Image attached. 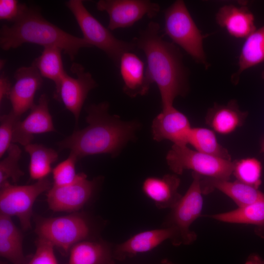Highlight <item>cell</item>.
Here are the masks:
<instances>
[{
  "label": "cell",
  "instance_id": "e575fe53",
  "mask_svg": "<svg viewBox=\"0 0 264 264\" xmlns=\"http://www.w3.org/2000/svg\"><path fill=\"white\" fill-rule=\"evenodd\" d=\"M12 85L8 77L3 73L0 76V101L8 96L12 88Z\"/></svg>",
  "mask_w": 264,
  "mask_h": 264
},
{
  "label": "cell",
  "instance_id": "5b68a950",
  "mask_svg": "<svg viewBox=\"0 0 264 264\" xmlns=\"http://www.w3.org/2000/svg\"><path fill=\"white\" fill-rule=\"evenodd\" d=\"M66 5L73 15L83 38L92 46L105 53L118 67L123 55L136 48L132 42L116 38L88 11L82 0H69Z\"/></svg>",
  "mask_w": 264,
  "mask_h": 264
},
{
  "label": "cell",
  "instance_id": "7c38bea8",
  "mask_svg": "<svg viewBox=\"0 0 264 264\" xmlns=\"http://www.w3.org/2000/svg\"><path fill=\"white\" fill-rule=\"evenodd\" d=\"M95 187V181L88 180L85 173H79L70 184L52 186L46 194L48 207L54 212L78 211L89 200Z\"/></svg>",
  "mask_w": 264,
  "mask_h": 264
},
{
  "label": "cell",
  "instance_id": "4316f807",
  "mask_svg": "<svg viewBox=\"0 0 264 264\" xmlns=\"http://www.w3.org/2000/svg\"><path fill=\"white\" fill-rule=\"evenodd\" d=\"M30 157L29 173L31 178L40 180L52 171L51 165L58 159V154L52 148L41 144L30 143L24 146Z\"/></svg>",
  "mask_w": 264,
  "mask_h": 264
},
{
  "label": "cell",
  "instance_id": "603a6c76",
  "mask_svg": "<svg viewBox=\"0 0 264 264\" xmlns=\"http://www.w3.org/2000/svg\"><path fill=\"white\" fill-rule=\"evenodd\" d=\"M114 260L107 243L85 240L71 247L68 264H114Z\"/></svg>",
  "mask_w": 264,
  "mask_h": 264
},
{
  "label": "cell",
  "instance_id": "74e56055",
  "mask_svg": "<svg viewBox=\"0 0 264 264\" xmlns=\"http://www.w3.org/2000/svg\"><path fill=\"white\" fill-rule=\"evenodd\" d=\"M262 151L264 153V140L263 141V142L262 143Z\"/></svg>",
  "mask_w": 264,
  "mask_h": 264
},
{
  "label": "cell",
  "instance_id": "83f0119b",
  "mask_svg": "<svg viewBox=\"0 0 264 264\" xmlns=\"http://www.w3.org/2000/svg\"><path fill=\"white\" fill-rule=\"evenodd\" d=\"M187 143L198 152L230 160L226 149L219 143L214 131L209 129L192 128Z\"/></svg>",
  "mask_w": 264,
  "mask_h": 264
},
{
  "label": "cell",
  "instance_id": "52a82bcc",
  "mask_svg": "<svg viewBox=\"0 0 264 264\" xmlns=\"http://www.w3.org/2000/svg\"><path fill=\"white\" fill-rule=\"evenodd\" d=\"M166 159L176 175L191 170L201 176L220 180H229L233 175L234 162L231 160L192 150L187 145L173 144Z\"/></svg>",
  "mask_w": 264,
  "mask_h": 264
},
{
  "label": "cell",
  "instance_id": "3957f363",
  "mask_svg": "<svg viewBox=\"0 0 264 264\" xmlns=\"http://www.w3.org/2000/svg\"><path fill=\"white\" fill-rule=\"evenodd\" d=\"M25 43L44 47L57 46L71 61L81 48L92 47L83 37L73 36L47 21L37 7L28 5L12 25H3L0 30V46L2 50L16 49Z\"/></svg>",
  "mask_w": 264,
  "mask_h": 264
},
{
  "label": "cell",
  "instance_id": "836d02e7",
  "mask_svg": "<svg viewBox=\"0 0 264 264\" xmlns=\"http://www.w3.org/2000/svg\"><path fill=\"white\" fill-rule=\"evenodd\" d=\"M27 5L17 0H0V19L15 22L26 9Z\"/></svg>",
  "mask_w": 264,
  "mask_h": 264
},
{
  "label": "cell",
  "instance_id": "ffe728a7",
  "mask_svg": "<svg viewBox=\"0 0 264 264\" xmlns=\"http://www.w3.org/2000/svg\"><path fill=\"white\" fill-rule=\"evenodd\" d=\"M201 185L203 195L218 190L230 198L238 206L242 207L264 198V193L251 186L238 180H220L201 176Z\"/></svg>",
  "mask_w": 264,
  "mask_h": 264
},
{
  "label": "cell",
  "instance_id": "cb8c5ba5",
  "mask_svg": "<svg viewBox=\"0 0 264 264\" xmlns=\"http://www.w3.org/2000/svg\"><path fill=\"white\" fill-rule=\"evenodd\" d=\"M245 116L246 113L240 110L234 101H231L226 105H214L209 110L206 119L213 131L227 134L237 129Z\"/></svg>",
  "mask_w": 264,
  "mask_h": 264
},
{
  "label": "cell",
  "instance_id": "2e32d148",
  "mask_svg": "<svg viewBox=\"0 0 264 264\" xmlns=\"http://www.w3.org/2000/svg\"><path fill=\"white\" fill-rule=\"evenodd\" d=\"M118 67L123 83L124 92L131 98L144 96L149 91L153 82L142 60L132 52L122 56Z\"/></svg>",
  "mask_w": 264,
  "mask_h": 264
},
{
  "label": "cell",
  "instance_id": "ba28073f",
  "mask_svg": "<svg viewBox=\"0 0 264 264\" xmlns=\"http://www.w3.org/2000/svg\"><path fill=\"white\" fill-rule=\"evenodd\" d=\"M35 230L38 237L49 241L66 254L73 245L86 240L90 228L84 217L72 214L55 218H37Z\"/></svg>",
  "mask_w": 264,
  "mask_h": 264
},
{
  "label": "cell",
  "instance_id": "4fadbf2b",
  "mask_svg": "<svg viewBox=\"0 0 264 264\" xmlns=\"http://www.w3.org/2000/svg\"><path fill=\"white\" fill-rule=\"evenodd\" d=\"M14 78L15 83L7 98L12 106L11 111L21 117L35 105V95L42 85L43 77L38 70L31 65L18 68L14 73Z\"/></svg>",
  "mask_w": 264,
  "mask_h": 264
},
{
  "label": "cell",
  "instance_id": "d4e9b609",
  "mask_svg": "<svg viewBox=\"0 0 264 264\" xmlns=\"http://www.w3.org/2000/svg\"><path fill=\"white\" fill-rule=\"evenodd\" d=\"M264 62V25L245 38L239 58L238 69L232 75L231 80L238 82L244 70Z\"/></svg>",
  "mask_w": 264,
  "mask_h": 264
},
{
  "label": "cell",
  "instance_id": "9a60e30c",
  "mask_svg": "<svg viewBox=\"0 0 264 264\" xmlns=\"http://www.w3.org/2000/svg\"><path fill=\"white\" fill-rule=\"evenodd\" d=\"M48 98L43 94L37 104L30 110L28 116L19 120L15 126L12 143H19L24 147L31 143L35 134L55 131L48 107Z\"/></svg>",
  "mask_w": 264,
  "mask_h": 264
},
{
  "label": "cell",
  "instance_id": "44dd1931",
  "mask_svg": "<svg viewBox=\"0 0 264 264\" xmlns=\"http://www.w3.org/2000/svg\"><path fill=\"white\" fill-rule=\"evenodd\" d=\"M208 217L225 223L252 225L255 234L264 239V198L234 210Z\"/></svg>",
  "mask_w": 264,
  "mask_h": 264
},
{
  "label": "cell",
  "instance_id": "7a4b0ae2",
  "mask_svg": "<svg viewBox=\"0 0 264 264\" xmlns=\"http://www.w3.org/2000/svg\"><path fill=\"white\" fill-rule=\"evenodd\" d=\"M158 22L151 21L132 41L144 53L146 70L160 92L162 108L173 106L176 99L188 89V72L182 54L174 44L163 39Z\"/></svg>",
  "mask_w": 264,
  "mask_h": 264
},
{
  "label": "cell",
  "instance_id": "484cf974",
  "mask_svg": "<svg viewBox=\"0 0 264 264\" xmlns=\"http://www.w3.org/2000/svg\"><path fill=\"white\" fill-rule=\"evenodd\" d=\"M62 51L61 48L56 46L44 47L41 54L35 58L31 64L43 78L52 81L55 86L67 73L63 65Z\"/></svg>",
  "mask_w": 264,
  "mask_h": 264
},
{
  "label": "cell",
  "instance_id": "8d00e7d4",
  "mask_svg": "<svg viewBox=\"0 0 264 264\" xmlns=\"http://www.w3.org/2000/svg\"><path fill=\"white\" fill-rule=\"evenodd\" d=\"M160 264H174L167 259H164L161 262Z\"/></svg>",
  "mask_w": 264,
  "mask_h": 264
},
{
  "label": "cell",
  "instance_id": "8992f818",
  "mask_svg": "<svg viewBox=\"0 0 264 264\" xmlns=\"http://www.w3.org/2000/svg\"><path fill=\"white\" fill-rule=\"evenodd\" d=\"M192 181L185 194L171 209L164 223L165 227L174 230L171 241L174 246L189 245L197 239L195 232L190 229L193 223L200 216L203 206L201 176L192 172Z\"/></svg>",
  "mask_w": 264,
  "mask_h": 264
},
{
  "label": "cell",
  "instance_id": "e0dca14e",
  "mask_svg": "<svg viewBox=\"0 0 264 264\" xmlns=\"http://www.w3.org/2000/svg\"><path fill=\"white\" fill-rule=\"evenodd\" d=\"M173 229L164 227L137 233L125 242L118 244L113 251L115 260L123 261L138 254L151 251L167 240L173 239Z\"/></svg>",
  "mask_w": 264,
  "mask_h": 264
},
{
  "label": "cell",
  "instance_id": "f1b7e54d",
  "mask_svg": "<svg viewBox=\"0 0 264 264\" xmlns=\"http://www.w3.org/2000/svg\"><path fill=\"white\" fill-rule=\"evenodd\" d=\"M262 171L261 162L254 157L234 162L233 174L236 180L256 188L259 189L262 184Z\"/></svg>",
  "mask_w": 264,
  "mask_h": 264
},
{
  "label": "cell",
  "instance_id": "9c48e42d",
  "mask_svg": "<svg viewBox=\"0 0 264 264\" xmlns=\"http://www.w3.org/2000/svg\"><path fill=\"white\" fill-rule=\"evenodd\" d=\"M0 212L4 215L17 217L23 229L31 227L33 204L38 197L52 187L46 178L28 185H13L7 182L0 186Z\"/></svg>",
  "mask_w": 264,
  "mask_h": 264
},
{
  "label": "cell",
  "instance_id": "7402d4cb",
  "mask_svg": "<svg viewBox=\"0 0 264 264\" xmlns=\"http://www.w3.org/2000/svg\"><path fill=\"white\" fill-rule=\"evenodd\" d=\"M22 237L11 217L0 214V255L13 264H27L22 249Z\"/></svg>",
  "mask_w": 264,
  "mask_h": 264
},
{
  "label": "cell",
  "instance_id": "8fae6325",
  "mask_svg": "<svg viewBox=\"0 0 264 264\" xmlns=\"http://www.w3.org/2000/svg\"><path fill=\"white\" fill-rule=\"evenodd\" d=\"M96 8L108 14L110 31L132 26L145 16L152 19L160 11L158 3L148 0H100Z\"/></svg>",
  "mask_w": 264,
  "mask_h": 264
},
{
  "label": "cell",
  "instance_id": "5bb4252c",
  "mask_svg": "<svg viewBox=\"0 0 264 264\" xmlns=\"http://www.w3.org/2000/svg\"><path fill=\"white\" fill-rule=\"evenodd\" d=\"M192 128L187 117L173 106L162 108L151 126L154 140L157 142L167 140L179 145L188 144Z\"/></svg>",
  "mask_w": 264,
  "mask_h": 264
},
{
  "label": "cell",
  "instance_id": "277c9868",
  "mask_svg": "<svg viewBox=\"0 0 264 264\" xmlns=\"http://www.w3.org/2000/svg\"><path fill=\"white\" fill-rule=\"evenodd\" d=\"M164 31L196 62L208 68L203 48L205 36L193 20L183 0H177L164 11Z\"/></svg>",
  "mask_w": 264,
  "mask_h": 264
},
{
  "label": "cell",
  "instance_id": "1f68e13d",
  "mask_svg": "<svg viewBox=\"0 0 264 264\" xmlns=\"http://www.w3.org/2000/svg\"><path fill=\"white\" fill-rule=\"evenodd\" d=\"M20 117L12 111L0 116V157L7 151L12 143L15 126Z\"/></svg>",
  "mask_w": 264,
  "mask_h": 264
},
{
  "label": "cell",
  "instance_id": "d590c367",
  "mask_svg": "<svg viewBox=\"0 0 264 264\" xmlns=\"http://www.w3.org/2000/svg\"><path fill=\"white\" fill-rule=\"evenodd\" d=\"M244 264H264V260L258 254L253 253L249 255Z\"/></svg>",
  "mask_w": 264,
  "mask_h": 264
},
{
  "label": "cell",
  "instance_id": "f35d334b",
  "mask_svg": "<svg viewBox=\"0 0 264 264\" xmlns=\"http://www.w3.org/2000/svg\"><path fill=\"white\" fill-rule=\"evenodd\" d=\"M263 77L264 78V72L263 74Z\"/></svg>",
  "mask_w": 264,
  "mask_h": 264
},
{
  "label": "cell",
  "instance_id": "ac0fdd59",
  "mask_svg": "<svg viewBox=\"0 0 264 264\" xmlns=\"http://www.w3.org/2000/svg\"><path fill=\"white\" fill-rule=\"evenodd\" d=\"M216 21L220 26L236 38L245 39L256 29L254 16L245 5L221 6L216 14Z\"/></svg>",
  "mask_w": 264,
  "mask_h": 264
},
{
  "label": "cell",
  "instance_id": "f546056e",
  "mask_svg": "<svg viewBox=\"0 0 264 264\" xmlns=\"http://www.w3.org/2000/svg\"><path fill=\"white\" fill-rule=\"evenodd\" d=\"M7 152L6 157L0 162V186L9 179L16 182L24 175L19 165L22 154L19 147L12 143Z\"/></svg>",
  "mask_w": 264,
  "mask_h": 264
},
{
  "label": "cell",
  "instance_id": "d6986e66",
  "mask_svg": "<svg viewBox=\"0 0 264 264\" xmlns=\"http://www.w3.org/2000/svg\"><path fill=\"white\" fill-rule=\"evenodd\" d=\"M179 184L177 175L166 174L161 177H147L143 183L142 190L158 208L171 209L182 196L178 191Z\"/></svg>",
  "mask_w": 264,
  "mask_h": 264
},
{
  "label": "cell",
  "instance_id": "4dcf8cb0",
  "mask_svg": "<svg viewBox=\"0 0 264 264\" xmlns=\"http://www.w3.org/2000/svg\"><path fill=\"white\" fill-rule=\"evenodd\" d=\"M78 159L70 153L69 156L52 169L54 185L64 186L72 183L76 179L75 165Z\"/></svg>",
  "mask_w": 264,
  "mask_h": 264
},
{
  "label": "cell",
  "instance_id": "30bf717a",
  "mask_svg": "<svg viewBox=\"0 0 264 264\" xmlns=\"http://www.w3.org/2000/svg\"><path fill=\"white\" fill-rule=\"evenodd\" d=\"M70 69L76 77H72L66 73L55 86L54 97L73 114L77 123L88 93L98 84L82 65L73 63Z\"/></svg>",
  "mask_w": 264,
  "mask_h": 264
},
{
  "label": "cell",
  "instance_id": "6da1fadb",
  "mask_svg": "<svg viewBox=\"0 0 264 264\" xmlns=\"http://www.w3.org/2000/svg\"><path fill=\"white\" fill-rule=\"evenodd\" d=\"M110 104L103 102L86 108L88 126L74 131L58 143L61 149H69L78 160L99 154L117 156L124 147L135 139L140 124L125 121L109 113Z\"/></svg>",
  "mask_w": 264,
  "mask_h": 264
},
{
  "label": "cell",
  "instance_id": "d6a6232c",
  "mask_svg": "<svg viewBox=\"0 0 264 264\" xmlns=\"http://www.w3.org/2000/svg\"><path fill=\"white\" fill-rule=\"evenodd\" d=\"M35 244V252L27 264H58L51 242L38 237Z\"/></svg>",
  "mask_w": 264,
  "mask_h": 264
}]
</instances>
